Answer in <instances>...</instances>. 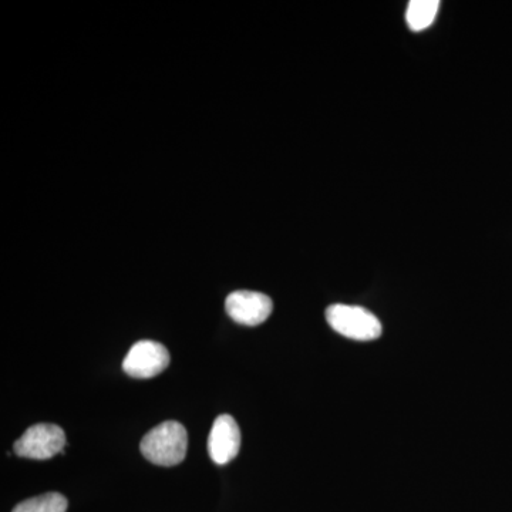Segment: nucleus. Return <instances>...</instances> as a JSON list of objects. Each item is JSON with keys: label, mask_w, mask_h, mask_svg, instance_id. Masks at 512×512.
<instances>
[{"label": "nucleus", "mask_w": 512, "mask_h": 512, "mask_svg": "<svg viewBox=\"0 0 512 512\" xmlns=\"http://www.w3.org/2000/svg\"><path fill=\"white\" fill-rule=\"evenodd\" d=\"M140 450L150 463L163 467L177 466L187 456V430L178 421H165L148 431L141 440Z\"/></svg>", "instance_id": "obj_1"}, {"label": "nucleus", "mask_w": 512, "mask_h": 512, "mask_svg": "<svg viewBox=\"0 0 512 512\" xmlns=\"http://www.w3.org/2000/svg\"><path fill=\"white\" fill-rule=\"evenodd\" d=\"M326 320L330 328L339 335L359 342H370L380 338L383 332L382 323L372 312L362 306L336 305L329 306Z\"/></svg>", "instance_id": "obj_2"}, {"label": "nucleus", "mask_w": 512, "mask_h": 512, "mask_svg": "<svg viewBox=\"0 0 512 512\" xmlns=\"http://www.w3.org/2000/svg\"><path fill=\"white\" fill-rule=\"evenodd\" d=\"M66 447V434L56 424H36L16 441L13 451L30 460H49Z\"/></svg>", "instance_id": "obj_3"}, {"label": "nucleus", "mask_w": 512, "mask_h": 512, "mask_svg": "<svg viewBox=\"0 0 512 512\" xmlns=\"http://www.w3.org/2000/svg\"><path fill=\"white\" fill-rule=\"evenodd\" d=\"M170 365V353L161 343L141 340L124 357L123 370L134 379H151Z\"/></svg>", "instance_id": "obj_4"}, {"label": "nucleus", "mask_w": 512, "mask_h": 512, "mask_svg": "<svg viewBox=\"0 0 512 512\" xmlns=\"http://www.w3.org/2000/svg\"><path fill=\"white\" fill-rule=\"evenodd\" d=\"M274 303L261 292L237 291L228 295L225 311L239 325L258 326L271 316Z\"/></svg>", "instance_id": "obj_5"}, {"label": "nucleus", "mask_w": 512, "mask_h": 512, "mask_svg": "<svg viewBox=\"0 0 512 512\" xmlns=\"http://www.w3.org/2000/svg\"><path fill=\"white\" fill-rule=\"evenodd\" d=\"M241 448V430L234 417L221 414L212 424L208 437V453L218 466H225L238 456Z\"/></svg>", "instance_id": "obj_6"}, {"label": "nucleus", "mask_w": 512, "mask_h": 512, "mask_svg": "<svg viewBox=\"0 0 512 512\" xmlns=\"http://www.w3.org/2000/svg\"><path fill=\"white\" fill-rule=\"evenodd\" d=\"M440 9L439 0H412L406 12V22L413 32L429 29Z\"/></svg>", "instance_id": "obj_7"}, {"label": "nucleus", "mask_w": 512, "mask_h": 512, "mask_svg": "<svg viewBox=\"0 0 512 512\" xmlns=\"http://www.w3.org/2000/svg\"><path fill=\"white\" fill-rule=\"evenodd\" d=\"M67 500L59 493H47L29 498L13 508L12 512H66Z\"/></svg>", "instance_id": "obj_8"}]
</instances>
